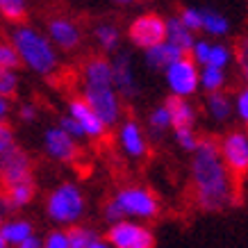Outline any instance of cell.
Masks as SVG:
<instances>
[{
	"mask_svg": "<svg viewBox=\"0 0 248 248\" xmlns=\"http://www.w3.org/2000/svg\"><path fill=\"white\" fill-rule=\"evenodd\" d=\"M114 5H119V7H130V5H135L137 0H112Z\"/></svg>",
	"mask_w": 248,
	"mask_h": 248,
	"instance_id": "ab89813d",
	"label": "cell"
},
{
	"mask_svg": "<svg viewBox=\"0 0 248 248\" xmlns=\"http://www.w3.org/2000/svg\"><path fill=\"white\" fill-rule=\"evenodd\" d=\"M66 114L73 116V119L80 123V128L84 130V137H87V139H103V137L107 135V130H109L105 123H103V119L91 109V105L82 96L68 98Z\"/></svg>",
	"mask_w": 248,
	"mask_h": 248,
	"instance_id": "9a60e30c",
	"label": "cell"
},
{
	"mask_svg": "<svg viewBox=\"0 0 248 248\" xmlns=\"http://www.w3.org/2000/svg\"><path fill=\"white\" fill-rule=\"evenodd\" d=\"M112 68H114V87L119 91V96L123 100H135L139 98V78H137L135 60L130 50H119L112 57Z\"/></svg>",
	"mask_w": 248,
	"mask_h": 248,
	"instance_id": "4fadbf2b",
	"label": "cell"
},
{
	"mask_svg": "<svg viewBox=\"0 0 248 248\" xmlns=\"http://www.w3.org/2000/svg\"><path fill=\"white\" fill-rule=\"evenodd\" d=\"M141 55H143V66L148 68V71H157V73H166L175 62L185 57V55H182L175 46L169 44V41L155 46L151 50H143Z\"/></svg>",
	"mask_w": 248,
	"mask_h": 248,
	"instance_id": "ac0fdd59",
	"label": "cell"
},
{
	"mask_svg": "<svg viewBox=\"0 0 248 248\" xmlns=\"http://www.w3.org/2000/svg\"><path fill=\"white\" fill-rule=\"evenodd\" d=\"M57 125H60L66 135L73 137L76 141H78V139H84V130L80 128V123H78L73 116H68V114H64V116H60V119H57Z\"/></svg>",
	"mask_w": 248,
	"mask_h": 248,
	"instance_id": "d590c367",
	"label": "cell"
},
{
	"mask_svg": "<svg viewBox=\"0 0 248 248\" xmlns=\"http://www.w3.org/2000/svg\"><path fill=\"white\" fill-rule=\"evenodd\" d=\"M91 248H112V246L107 244V239H103V237H100V239H98V241H96V244H93V246H91Z\"/></svg>",
	"mask_w": 248,
	"mask_h": 248,
	"instance_id": "60d3db41",
	"label": "cell"
},
{
	"mask_svg": "<svg viewBox=\"0 0 248 248\" xmlns=\"http://www.w3.org/2000/svg\"><path fill=\"white\" fill-rule=\"evenodd\" d=\"M18 248H44V239H41L39 234H34V237H30L28 241H23Z\"/></svg>",
	"mask_w": 248,
	"mask_h": 248,
	"instance_id": "74e56055",
	"label": "cell"
},
{
	"mask_svg": "<svg viewBox=\"0 0 248 248\" xmlns=\"http://www.w3.org/2000/svg\"><path fill=\"white\" fill-rule=\"evenodd\" d=\"M41 146L44 153L50 159L60 162V164H73L80 157V146L71 135H66L60 125H50L44 130L41 135Z\"/></svg>",
	"mask_w": 248,
	"mask_h": 248,
	"instance_id": "8fae6325",
	"label": "cell"
},
{
	"mask_svg": "<svg viewBox=\"0 0 248 248\" xmlns=\"http://www.w3.org/2000/svg\"><path fill=\"white\" fill-rule=\"evenodd\" d=\"M191 198L198 210L223 212L237 203V180L221 157L218 141L203 137L189 162Z\"/></svg>",
	"mask_w": 248,
	"mask_h": 248,
	"instance_id": "6da1fadb",
	"label": "cell"
},
{
	"mask_svg": "<svg viewBox=\"0 0 248 248\" xmlns=\"http://www.w3.org/2000/svg\"><path fill=\"white\" fill-rule=\"evenodd\" d=\"M46 217L53 221L55 226L68 228L80 226L84 212H87V198H84V191L80 189V185L76 182H60L55 185L48 196H46Z\"/></svg>",
	"mask_w": 248,
	"mask_h": 248,
	"instance_id": "5b68a950",
	"label": "cell"
},
{
	"mask_svg": "<svg viewBox=\"0 0 248 248\" xmlns=\"http://www.w3.org/2000/svg\"><path fill=\"white\" fill-rule=\"evenodd\" d=\"M9 109H12V103H9V98H0V119H2V121L7 119Z\"/></svg>",
	"mask_w": 248,
	"mask_h": 248,
	"instance_id": "f35d334b",
	"label": "cell"
},
{
	"mask_svg": "<svg viewBox=\"0 0 248 248\" xmlns=\"http://www.w3.org/2000/svg\"><path fill=\"white\" fill-rule=\"evenodd\" d=\"M23 66V60L18 50L9 41L0 44V71H18Z\"/></svg>",
	"mask_w": 248,
	"mask_h": 248,
	"instance_id": "f1b7e54d",
	"label": "cell"
},
{
	"mask_svg": "<svg viewBox=\"0 0 248 248\" xmlns=\"http://www.w3.org/2000/svg\"><path fill=\"white\" fill-rule=\"evenodd\" d=\"M18 91V71H0V98H12Z\"/></svg>",
	"mask_w": 248,
	"mask_h": 248,
	"instance_id": "d6a6232c",
	"label": "cell"
},
{
	"mask_svg": "<svg viewBox=\"0 0 248 248\" xmlns=\"http://www.w3.org/2000/svg\"><path fill=\"white\" fill-rule=\"evenodd\" d=\"M91 39H93V44L100 48V53H112L116 55L121 48V39H123V32L116 23L112 21H100L96 23L93 28H91Z\"/></svg>",
	"mask_w": 248,
	"mask_h": 248,
	"instance_id": "d6986e66",
	"label": "cell"
},
{
	"mask_svg": "<svg viewBox=\"0 0 248 248\" xmlns=\"http://www.w3.org/2000/svg\"><path fill=\"white\" fill-rule=\"evenodd\" d=\"M212 44H214L212 39L198 37L196 39V44H194V48H191V53H189V57H191L201 68L207 66V60H210V53H212Z\"/></svg>",
	"mask_w": 248,
	"mask_h": 248,
	"instance_id": "1f68e13d",
	"label": "cell"
},
{
	"mask_svg": "<svg viewBox=\"0 0 248 248\" xmlns=\"http://www.w3.org/2000/svg\"><path fill=\"white\" fill-rule=\"evenodd\" d=\"M80 96L103 119L107 128L123 123V98L114 87L112 60L105 55H91L80 66Z\"/></svg>",
	"mask_w": 248,
	"mask_h": 248,
	"instance_id": "7a4b0ae2",
	"label": "cell"
},
{
	"mask_svg": "<svg viewBox=\"0 0 248 248\" xmlns=\"http://www.w3.org/2000/svg\"><path fill=\"white\" fill-rule=\"evenodd\" d=\"M34 226L28 218H7L0 226V248H18L23 241L34 237Z\"/></svg>",
	"mask_w": 248,
	"mask_h": 248,
	"instance_id": "2e32d148",
	"label": "cell"
},
{
	"mask_svg": "<svg viewBox=\"0 0 248 248\" xmlns=\"http://www.w3.org/2000/svg\"><path fill=\"white\" fill-rule=\"evenodd\" d=\"M34 194H37L34 180L18 182V185H12V187H2V212L14 214L18 210H25L34 201Z\"/></svg>",
	"mask_w": 248,
	"mask_h": 248,
	"instance_id": "e0dca14e",
	"label": "cell"
},
{
	"mask_svg": "<svg viewBox=\"0 0 248 248\" xmlns=\"http://www.w3.org/2000/svg\"><path fill=\"white\" fill-rule=\"evenodd\" d=\"M159 214V201L148 187L125 185L114 191V196L103 207V218L109 226L119 221H153Z\"/></svg>",
	"mask_w": 248,
	"mask_h": 248,
	"instance_id": "277c9868",
	"label": "cell"
},
{
	"mask_svg": "<svg viewBox=\"0 0 248 248\" xmlns=\"http://www.w3.org/2000/svg\"><path fill=\"white\" fill-rule=\"evenodd\" d=\"M166 18L164 16L155 14V12H143V14L135 16L132 21L128 23V30H125V37L135 48L139 50H151L155 46L164 44L166 41Z\"/></svg>",
	"mask_w": 248,
	"mask_h": 248,
	"instance_id": "52a82bcc",
	"label": "cell"
},
{
	"mask_svg": "<svg viewBox=\"0 0 248 248\" xmlns=\"http://www.w3.org/2000/svg\"><path fill=\"white\" fill-rule=\"evenodd\" d=\"M232 62H234L232 46H228L226 41H214V44H212V53H210V60H207V66L228 71V66H230Z\"/></svg>",
	"mask_w": 248,
	"mask_h": 248,
	"instance_id": "d4e9b609",
	"label": "cell"
},
{
	"mask_svg": "<svg viewBox=\"0 0 248 248\" xmlns=\"http://www.w3.org/2000/svg\"><path fill=\"white\" fill-rule=\"evenodd\" d=\"M0 178H2V187L34 180L30 155L18 146L14 130L7 123L0 125Z\"/></svg>",
	"mask_w": 248,
	"mask_h": 248,
	"instance_id": "8992f818",
	"label": "cell"
},
{
	"mask_svg": "<svg viewBox=\"0 0 248 248\" xmlns=\"http://www.w3.org/2000/svg\"><path fill=\"white\" fill-rule=\"evenodd\" d=\"M107 244L112 248H155V234L141 221H119L107 228Z\"/></svg>",
	"mask_w": 248,
	"mask_h": 248,
	"instance_id": "9c48e42d",
	"label": "cell"
},
{
	"mask_svg": "<svg viewBox=\"0 0 248 248\" xmlns=\"http://www.w3.org/2000/svg\"><path fill=\"white\" fill-rule=\"evenodd\" d=\"M232 48H234V64H237V71H239V76L244 78V82L248 84V34L237 39Z\"/></svg>",
	"mask_w": 248,
	"mask_h": 248,
	"instance_id": "f546056e",
	"label": "cell"
},
{
	"mask_svg": "<svg viewBox=\"0 0 248 248\" xmlns=\"http://www.w3.org/2000/svg\"><path fill=\"white\" fill-rule=\"evenodd\" d=\"M68 239H71V248H91L100 239V234L89 226H73L68 228Z\"/></svg>",
	"mask_w": 248,
	"mask_h": 248,
	"instance_id": "4316f807",
	"label": "cell"
},
{
	"mask_svg": "<svg viewBox=\"0 0 248 248\" xmlns=\"http://www.w3.org/2000/svg\"><path fill=\"white\" fill-rule=\"evenodd\" d=\"M46 34H48V39L55 44V48L62 50V53H76V50L82 48V41H84L82 28H80L73 18L62 16V14L48 18V23H46Z\"/></svg>",
	"mask_w": 248,
	"mask_h": 248,
	"instance_id": "30bf717a",
	"label": "cell"
},
{
	"mask_svg": "<svg viewBox=\"0 0 248 248\" xmlns=\"http://www.w3.org/2000/svg\"><path fill=\"white\" fill-rule=\"evenodd\" d=\"M221 157L232 171V175H246L248 173V132L241 130H230L221 137L218 141Z\"/></svg>",
	"mask_w": 248,
	"mask_h": 248,
	"instance_id": "7c38bea8",
	"label": "cell"
},
{
	"mask_svg": "<svg viewBox=\"0 0 248 248\" xmlns=\"http://www.w3.org/2000/svg\"><path fill=\"white\" fill-rule=\"evenodd\" d=\"M146 125H148V132L155 137H162L166 135L169 130H173V116H171V109L166 103L162 105H155L148 112V119H146Z\"/></svg>",
	"mask_w": 248,
	"mask_h": 248,
	"instance_id": "cb8c5ba5",
	"label": "cell"
},
{
	"mask_svg": "<svg viewBox=\"0 0 248 248\" xmlns=\"http://www.w3.org/2000/svg\"><path fill=\"white\" fill-rule=\"evenodd\" d=\"M173 116V130H194L196 128V107L191 105V100L187 98H175L169 96L164 100Z\"/></svg>",
	"mask_w": 248,
	"mask_h": 248,
	"instance_id": "ffe728a7",
	"label": "cell"
},
{
	"mask_svg": "<svg viewBox=\"0 0 248 248\" xmlns=\"http://www.w3.org/2000/svg\"><path fill=\"white\" fill-rule=\"evenodd\" d=\"M180 21L187 25L189 30L194 32H203V7H196V5H185L180 9Z\"/></svg>",
	"mask_w": 248,
	"mask_h": 248,
	"instance_id": "4dcf8cb0",
	"label": "cell"
},
{
	"mask_svg": "<svg viewBox=\"0 0 248 248\" xmlns=\"http://www.w3.org/2000/svg\"><path fill=\"white\" fill-rule=\"evenodd\" d=\"M164 82L171 96L189 100L196 91L201 89V66L189 55H185L182 60H178L164 73Z\"/></svg>",
	"mask_w": 248,
	"mask_h": 248,
	"instance_id": "ba28073f",
	"label": "cell"
},
{
	"mask_svg": "<svg viewBox=\"0 0 248 248\" xmlns=\"http://www.w3.org/2000/svg\"><path fill=\"white\" fill-rule=\"evenodd\" d=\"M7 41L14 46L23 60V66L41 78H50L60 71V50L48 39L46 32L30 23L12 25Z\"/></svg>",
	"mask_w": 248,
	"mask_h": 248,
	"instance_id": "3957f363",
	"label": "cell"
},
{
	"mask_svg": "<svg viewBox=\"0 0 248 248\" xmlns=\"http://www.w3.org/2000/svg\"><path fill=\"white\" fill-rule=\"evenodd\" d=\"M166 25H169V30H166V41L171 46H175L182 55L191 53V48H194L198 37L180 21V16L175 14V16H171V18H166Z\"/></svg>",
	"mask_w": 248,
	"mask_h": 248,
	"instance_id": "44dd1931",
	"label": "cell"
},
{
	"mask_svg": "<svg viewBox=\"0 0 248 248\" xmlns=\"http://www.w3.org/2000/svg\"><path fill=\"white\" fill-rule=\"evenodd\" d=\"M232 30V23L228 18V14H223L221 9L214 7H203V34L207 39H226Z\"/></svg>",
	"mask_w": 248,
	"mask_h": 248,
	"instance_id": "7402d4cb",
	"label": "cell"
},
{
	"mask_svg": "<svg viewBox=\"0 0 248 248\" xmlns=\"http://www.w3.org/2000/svg\"><path fill=\"white\" fill-rule=\"evenodd\" d=\"M226 78H228L226 71H221V68H212V66L201 68V89H205V93L223 91Z\"/></svg>",
	"mask_w": 248,
	"mask_h": 248,
	"instance_id": "83f0119b",
	"label": "cell"
},
{
	"mask_svg": "<svg viewBox=\"0 0 248 248\" xmlns=\"http://www.w3.org/2000/svg\"><path fill=\"white\" fill-rule=\"evenodd\" d=\"M44 248H71V239H68V230L64 228H55L44 237Z\"/></svg>",
	"mask_w": 248,
	"mask_h": 248,
	"instance_id": "836d02e7",
	"label": "cell"
},
{
	"mask_svg": "<svg viewBox=\"0 0 248 248\" xmlns=\"http://www.w3.org/2000/svg\"><path fill=\"white\" fill-rule=\"evenodd\" d=\"M205 112L212 121L217 123H226L234 114V98H230L226 91H217V93H207L205 96Z\"/></svg>",
	"mask_w": 248,
	"mask_h": 248,
	"instance_id": "603a6c76",
	"label": "cell"
},
{
	"mask_svg": "<svg viewBox=\"0 0 248 248\" xmlns=\"http://www.w3.org/2000/svg\"><path fill=\"white\" fill-rule=\"evenodd\" d=\"M0 14L7 23L18 25L25 23V14H28V0H0Z\"/></svg>",
	"mask_w": 248,
	"mask_h": 248,
	"instance_id": "484cf974",
	"label": "cell"
},
{
	"mask_svg": "<svg viewBox=\"0 0 248 248\" xmlns=\"http://www.w3.org/2000/svg\"><path fill=\"white\" fill-rule=\"evenodd\" d=\"M16 116H18V121L21 123H34V121L39 119V109H37V105L34 103H21L18 105V109H16Z\"/></svg>",
	"mask_w": 248,
	"mask_h": 248,
	"instance_id": "8d00e7d4",
	"label": "cell"
},
{
	"mask_svg": "<svg viewBox=\"0 0 248 248\" xmlns=\"http://www.w3.org/2000/svg\"><path fill=\"white\" fill-rule=\"evenodd\" d=\"M116 143L130 159H143L148 155V137L137 119H123L116 128Z\"/></svg>",
	"mask_w": 248,
	"mask_h": 248,
	"instance_id": "5bb4252c",
	"label": "cell"
},
{
	"mask_svg": "<svg viewBox=\"0 0 248 248\" xmlns=\"http://www.w3.org/2000/svg\"><path fill=\"white\" fill-rule=\"evenodd\" d=\"M234 114H237V119L248 128V84H244V87L234 93Z\"/></svg>",
	"mask_w": 248,
	"mask_h": 248,
	"instance_id": "e575fe53",
	"label": "cell"
}]
</instances>
